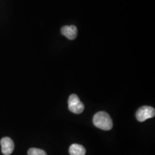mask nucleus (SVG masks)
Listing matches in <instances>:
<instances>
[{
	"label": "nucleus",
	"instance_id": "obj_1",
	"mask_svg": "<svg viewBox=\"0 0 155 155\" xmlns=\"http://www.w3.org/2000/svg\"><path fill=\"white\" fill-rule=\"evenodd\" d=\"M94 125L104 130H110L113 127V121L110 116L105 111H99L93 117Z\"/></svg>",
	"mask_w": 155,
	"mask_h": 155
},
{
	"label": "nucleus",
	"instance_id": "obj_2",
	"mask_svg": "<svg viewBox=\"0 0 155 155\" xmlns=\"http://www.w3.org/2000/svg\"><path fill=\"white\" fill-rule=\"evenodd\" d=\"M68 104V109L75 114H81L84 110V105L76 94H72L70 96Z\"/></svg>",
	"mask_w": 155,
	"mask_h": 155
},
{
	"label": "nucleus",
	"instance_id": "obj_3",
	"mask_svg": "<svg viewBox=\"0 0 155 155\" xmlns=\"http://www.w3.org/2000/svg\"><path fill=\"white\" fill-rule=\"evenodd\" d=\"M155 109L151 106H144L139 108L136 113V117L139 122H144L148 119L155 117Z\"/></svg>",
	"mask_w": 155,
	"mask_h": 155
},
{
	"label": "nucleus",
	"instance_id": "obj_4",
	"mask_svg": "<svg viewBox=\"0 0 155 155\" xmlns=\"http://www.w3.org/2000/svg\"><path fill=\"white\" fill-rule=\"evenodd\" d=\"M1 150L4 155H9L14 150L15 145L13 140L9 137H4L1 140Z\"/></svg>",
	"mask_w": 155,
	"mask_h": 155
},
{
	"label": "nucleus",
	"instance_id": "obj_5",
	"mask_svg": "<svg viewBox=\"0 0 155 155\" xmlns=\"http://www.w3.org/2000/svg\"><path fill=\"white\" fill-rule=\"evenodd\" d=\"M61 33L70 40L76 39L77 37L78 30L75 25H66L61 28Z\"/></svg>",
	"mask_w": 155,
	"mask_h": 155
},
{
	"label": "nucleus",
	"instance_id": "obj_6",
	"mask_svg": "<svg viewBox=\"0 0 155 155\" xmlns=\"http://www.w3.org/2000/svg\"><path fill=\"white\" fill-rule=\"evenodd\" d=\"M69 153L70 155H85L86 150L82 145L73 144L70 147Z\"/></svg>",
	"mask_w": 155,
	"mask_h": 155
},
{
	"label": "nucleus",
	"instance_id": "obj_7",
	"mask_svg": "<svg viewBox=\"0 0 155 155\" xmlns=\"http://www.w3.org/2000/svg\"><path fill=\"white\" fill-rule=\"evenodd\" d=\"M28 155H47L46 152L43 150L39 148H32L29 149L28 152Z\"/></svg>",
	"mask_w": 155,
	"mask_h": 155
}]
</instances>
